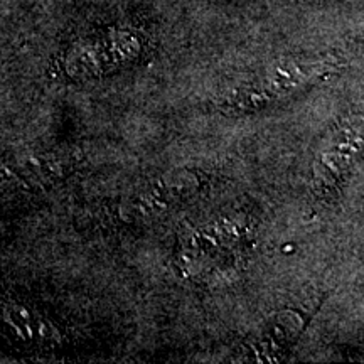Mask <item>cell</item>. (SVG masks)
Instances as JSON below:
<instances>
[{
    "label": "cell",
    "mask_w": 364,
    "mask_h": 364,
    "mask_svg": "<svg viewBox=\"0 0 364 364\" xmlns=\"http://www.w3.org/2000/svg\"><path fill=\"white\" fill-rule=\"evenodd\" d=\"M359 147H361V135L358 130H353L351 134L341 132L338 139L322 154L316 167V184L318 188H332L334 181L348 169Z\"/></svg>",
    "instance_id": "obj_2"
},
{
    "label": "cell",
    "mask_w": 364,
    "mask_h": 364,
    "mask_svg": "<svg viewBox=\"0 0 364 364\" xmlns=\"http://www.w3.org/2000/svg\"><path fill=\"white\" fill-rule=\"evenodd\" d=\"M334 68L332 59H304V61L279 63L268 68L262 80L248 85V90L241 95L240 105L248 108L253 103H268L284 95L292 93L309 81L316 80L317 76L329 73Z\"/></svg>",
    "instance_id": "obj_1"
}]
</instances>
